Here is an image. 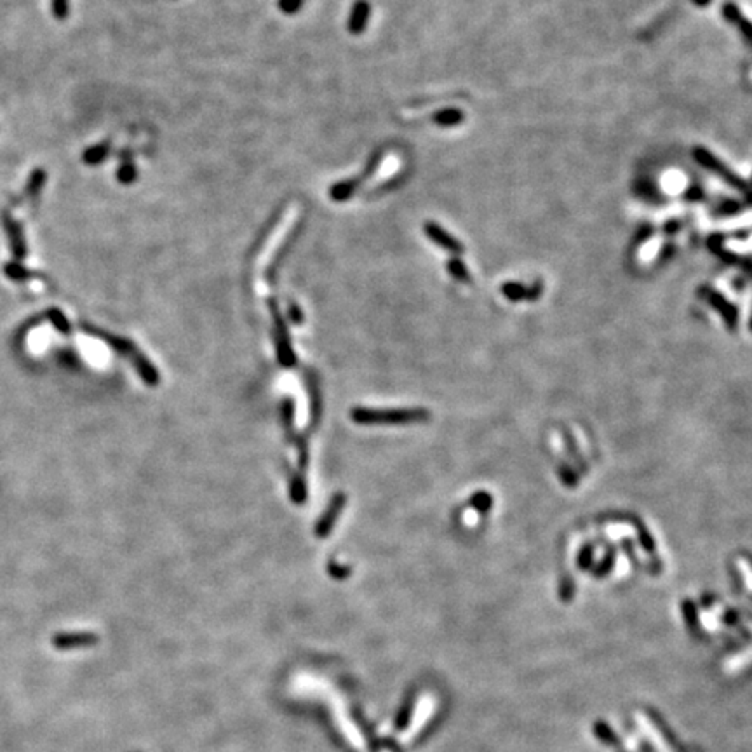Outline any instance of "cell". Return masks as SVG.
<instances>
[{"label": "cell", "mask_w": 752, "mask_h": 752, "mask_svg": "<svg viewBox=\"0 0 752 752\" xmlns=\"http://www.w3.org/2000/svg\"><path fill=\"white\" fill-rule=\"evenodd\" d=\"M105 155H107V149H105V146H100V149L91 150V155L88 158H89V162H98V161H101Z\"/></svg>", "instance_id": "obj_25"}, {"label": "cell", "mask_w": 752, "mask_h": 752, "mask_svg": "<svg viewBox=\"0 0 752 752\" xmlns=\"http://www.w3.org/2000/svg\"><path fill=\"white\" fill-rule=\"evenodd\" d=\"M96 642L98 637L91 632H65L52 637V644L58 649L86 648V646H93Z\"/></svg>", "instance_id": "obj_9"}, {"label": "cell", "mask_w": 752, "mask_h": 752, "mask_svg": "<svg viewBox=\"0 0 752 752\" xmlns=\"http://www.w3.org/2000/svg\"><path fill=\"white\" fill-rule=\"evenodd\" d=\"M268 307H270L272 319H274V342L279 364H281L282 368L291 369L296 366V354H294L293 343H291L288 323H286L284 316H282V312L279 310L277 303H275L274 300L268 301Z\"/></svg>", "instance_id": "obj_2"}, {"label": "cell", "mask_w": 752, "mask_h": 752, "mask_svg": "<svg viewBox=\"0 0 752 752\" xmlns=\"http://www.w3.org/2000/svg\"><path fill=\"white\" fill-rule=\"evenodd\" d=\"M307 387H308V395H310V415H312V427H317L319 425L320 415H323V398H320L319 380H317L316 373L313 371H308Z\"/></svg>", "instance_id": "obj_11"}, {"label": "cell", "mask_w": 752, "mask_h": 752, "mask_svg": "<svg viewBox=\"0 0 752 752\" xmlns=\"http://www.w3.org/2000/svg\"><path fill=\"white\" fill-rule=\"evenodd\" d=\"M423 230H425V236L429 237V239L432 241V243H436L437 245H441V248L446 249V251H449V253H463V244L460 243V241H456L455 237L451 236V233L446 232L443 226L437 225V223L427 221L425 226H423Z\"/></svg>", "instance_id": "obj_6"}, {"label": "cell", "mask_w": 752, "mask_h": 752, "mask_svg": "<svg viewBox=\"0 0 752 752\" xmlns=\"http://www.w3.org/2000/svg\"><path fill=\"white\" fill-rule=\"evenodd\" d=\"M448 270H449V274H451L453 277L456 279V281L470 282V275H468L467 267H465V263L460 258H451V260H449V262H448Z\"/></svg>", "instance_id": "obj_17"}, {"label": "cell", "mask_w": 752, "mask_h": 752, "mask_svg": "<svg viewBox=\"0 0 752 752\" xmlns=\"http://www.w3.org/2000/svg\"><path fill=\"white\" fill-rule=\"evenodd\" d=\"M369 16H371V6H369L368 0H355L352 11H350L349 23H347L349 32L352 33V35H361V33H364Z\"/></svg>", "instance_id": "obj_8"}, {"label": "cell", "mask_w": 752, "mask_h": 752, "mask_svg": "<svg viewBox=\"0 0 752 752\" xmlns=\"http://www.w3.org/2000/svg\"><path fill=\"white\" fill-rule=\"evenodd\" d=\"M695 158H697V161L700 162L705 169H709V171H712L714 175L723 178L728 185H731V187L736 188V190H746L747 188V185L744 183L742 178L736 176L735 173L730 171L727 166H723V162H721L719 158L714 157L712 154L707 152V150L695 149Z\"/></svg>", "instance_id": "obj_3"}, {"label": "cell", "mask_w": 752, "mask_h": 752, "mask_svg": "<svg viewBox=\"0 0 752 752\" xmlns=\"http://www.w3.org/2000/svg\"><path fill=\"white\" fill-rule=\"evenodd\" d=\"M380 161H381V150H375L371 157H369L368 166H366L364 178H369V176L373 175V173L376 171V168H378V164H380Z\"/></svg>", "instance_id": "obj_23"}, {"label": "cell", "mask_w": 752, "mask_h": 752, "mask_svg": "<svg viewBox=\"0 0 752 752\" xmlns=\"http://www.w3.org/2000/svg\"><path fill=\"white\" fill-rule=\"evenodd\" d=\"M288 320L293 324L303 323V312H301V308L298 307L296 303H293V301H291L288 307Z\"/></svg>", "instance_id": "obj_22"}, {"label": "cell", "mask_w": 752, "mask_h": 752, "mask_svg": "<svg viewBox=\"0 0 752 752\" xmlns=\"http://www.w3.org/2000/svg\"><path fill=\"white\" fill-rule=\"evenodd\" d=\"M434 705H436V702H434V698H430V695H425V697L422 698L420 705L417 707L418 712L415 714L413 721H411V724L407 727V730L400 735V744H410L411 740H413V736L422 730L425 721L429 719L430 714L434 712Z\"/></svg>", "instance_id": "obj_5"}, {"label": "cell", "mask_w": 752, "mask_h": 752, "mask_svg": "<svg viewBox=\"0 0 752 752\" xmlns=\"http://www.w3.org/2000/svg\"><path fill=\"white\" fill-rule=\"evenodd\" d=\"M472 504H474V507L478 510H486L490 507V497L485 493H479L472 498Z\"/></svg>", "instance_id": "obj_24"}, {"label": "cell", "mask_w": 752, "mask_h": 752, "mask_svg": "<svg viewBox=\"0 0 752 752\" xmlns=\"http://www.w3.org/2000/svg\"><path fill=\"white\" fill-rule=\"evenodd\" d=\"M49 319H51L52 326H54L59 332H63V335H68V332L71 331L70 320H66V317L63 316L59 310H51V312H49Z\"/></svg>", "instance_id": "obj_18"}, {"label": "cell", "mask_w": 752, "mask_h": 752, "mask_svg": "<svg viewBox=\"0 0 752 752\" xmlns=\"http://www.w3.org/2000/svg\"><path fill=\"white\" fill-rule=\"evenodd\" d=\"M136 178V169L134 166L131 164V162H127V164H122L119 169V180L120 183H133Z\"/></svg>", "instance_id": "obj_21"}, {"label": "cell", "mask_w": 752, "mask_h": 752, "mask_svg": "<svg viewBox=\"0 0 752 752\" xmlns=\"http://www.w3.org/2000/svg\"><path fill=\"white\" fill-rule=\"evenodd\" d=\"M131 364H133V368L136 369V373H138L139 378L143 380V383H146L149 387H157L158 383H161V375H158V369L155 368V366L152 364V362L146 359V355L143 352L136 354L133 359H131Z\"/></svg>", "instance_id": "obj_10"}, {"label": "cell", "mask_w": 752, "mask_h": 752, "mask_svg": "<svg viewBox=\"0 0 752 752\" xmlns=\"http://www.w3.org/2000/svg\"><path fill=\"white\" fill-rule=\"evenodd\" d=\"M281 422L282 429H284L286 439L289 443L294 441V400L291 398H286L281 404Z\"/></svg>", "instance_id": "obj_14"}, {"label": "cell", "mask_w": 752, "mask_h": 752, "mask_svg": "<svg viewBox=\"0 0 752 752\" xmlns=\"http://www.w3.org/2000/svg\"><path fill=\"white\" fill-rule=\"evenodd\" d=\"M289 498L293 504L303 505L308 498V487L305 481V474L294 472L289 478Z\"/></svg>", "instance_id": "obj_12"}, {"label": "cell", "mask_w": 752, "mask_h": 752, "mask_svg": "<svg viewBox=\"0 0 752 752\" xmlns=\"http://www.w3.org/2000/svg\"><path fill=\"white\" fill-rule=\"evenodd\" d=\"M328 572H330V575L332 578H336V580H345L347 577H350V568H347V566H340L336 561H331L330 565H328Z\"/></svg>", "instance_id": "obj_20"}, {"label": "cell", "mask_w": 752, "mask_h": 752, "mask_svg": "<svg viewBox=\"0 0 752 752\" xmlns=\"http://www.w3.org/2000/svg\"><path fill=\"white\" fill-rule=\"evenodd\" d=\"M463 120V112L458 108H443L434 115V122L441 127H453Z\"/></svg>", "instance_id": "obj_15"}, {"label": "cell", "mask_w": 752, "mask_h": 752, "mask_svg": "<svg viewBox=\"0 0 752 752\" xmlns=\"http://www.w3.org/2000/svg\"><path fill=\"white\" fill-rule=\"evenodd\" d=\"M359 183H361V180L340 181V183L332 185V187L330 188V197L335 200V202H345V200L352 199L355 190H357Z\"/></svg>", "instance_id": "obj_13"}, {"label": "cell", "mask_w": 752, "mask_h": 752, "mask_svg": "<svg viewBox=\"0 0 752 752\" xmlns=\"http://www.w3.org/2000/svg\"><path fill=\"white\" fill-rule=\"evenodd\" d=\"M294 443H296V451H298V468H300V474L308 470V436L307 432H300L298 436H294Z\"/></svg>", "instance_id": "obj_16"}, {"label": "cell", "mask_w": 752, "mask_h": 752, "mask_svg": "<svg viewBox=\"0 0 752 752\" xmlns=\"http://www.w3.org/2000/svg\"><path fill=\"white\" fill-rule=\"evenodd\" d=\"M383 752H388V751H383Z\"/></svg>", "instance_id": "obj_26"}, {"label": "cell", "mask_w": 752, "mask_h": 752, "mask_svg": "<svg viewBox=\"0 0 752 752\" xmlns=\"http://www.w3.org/2000/svg\"><path fill=\"white\" fill-rule=\"evenodd\" d=\"M303 2H305V0H279L277 6H279V9L282 11V13L289 14V16H291V14H296L298 11H300L301 7H303Z\"/></svg>", "instance_id": "obj_19"}, {"label": "cell", "mask_w": 752, "mask_h": 752, "mask_svg": "<svg viewBox=\"0 0 752 752\" xmlns=\"http://www.w3.org/2000/svg\"><path fill=\"white\" fill-rule=\"evenodd\" d=\"M350 417L357 425H410V423L429 422L430 415L423 407H410V410L354 407Z\"/></svg>", "instance_id": "obj_1"}, {"label": "cell", "mask_w": 752, "mask_h": 752, "mask_svg": "<svg viewBox=\"0 0 752 752\" xmlns=\"http://www.w3.org/2000/svg\"><path fill=\"white\" fill-rule=\"evenodd\" d=\"M347 505V497L345 493H335L331 497L330 504H328L326 510L323 512V516L319 517L316 524V536L317 538H328L331 535L332 528L338 523L340 514L345 509Z\"/></svg>", "instance_id": "obj_4"}, {"label": "cell", "mask_w": 752, "mask_h": 752, "mask_svg": "<svg viewBox=\"0 0 752 752\" xmlns=\"http://www.w3.org/2000/svg\"><path fill=\"white\" fill-rule=\"evenodd\" d=\"M86 330H88L93 336H98V338L103 340V342L108 343V345H110L117 354H120L122 357H127L129 361L134 357L136 354L141 352V350H139L138 347H136L134 343L131 342V340L120 338V336L110 335V332H105V331H101V330H94V328H86Z\"/></svg>", "instance_id": "obj_7"}]
</instances>
